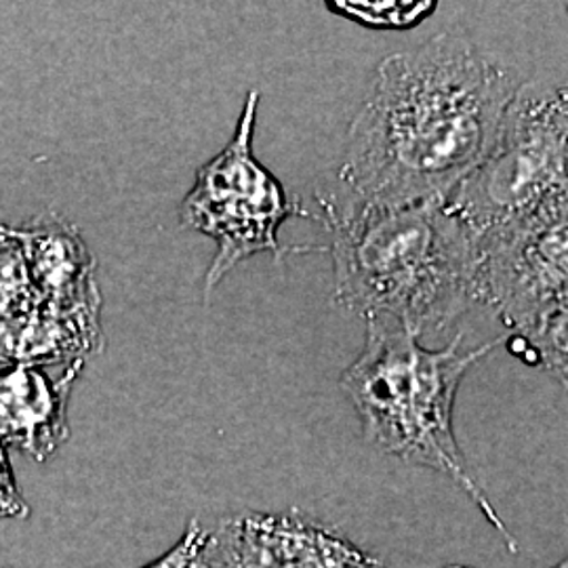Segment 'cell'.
I'll return each mask as SVG.
<instances>
[{"instance_id":"cell-5","label":"cell","mask_w":568,"mask_h":568,"mask_svg":"<svg viewBox=\"0 0 568 568\" xmlns=\"http://www.w3.org/2000/svg\"><path fill=\"white\" fill-rule=\"evenodd\" d=\"M476 304L506 325L525 363L567 384L568 211L476 243Z\"/></svg>"},{"instance_id":"cell-3","label":"cell","mask_w":568,"mask_h":568,"mask_svg":"<svg viewBox=\"0 0 568 568\" xmlns=\"http://www.w3.org/2000/svg\"><path fill=\"white\" fill-rule=\"evenodd\" d=\"M506 339L464 352L459 333L447 347L427 349L400 326L366 321L365 349L345 368L339 386L373 447L445 474L516 554L518 541L471 476L453 427V406L467 371Z\"/></svg>"},{"instance_id":"cell-10","label":"cell","mask_w":568,"mask_h":568,"mask_svg":"<svg viewBox=\"0 0 568 568\" xmlns=\"http://www.w3.org/2000/svg\"><path fill=\"white\" fill-rule=\"evenodd\" d=\"M28 516H30V506L18 485V476L11 466L9 453L0 445V518L26 520Z\"/></svg>"},{"instance_id":"cell-8","label":"cell","mask_w":568,"mask_h":568,"mask_svg":"<svg viewBox=\"0 0 568 568\" xmlns=\"http://www.w3.org/2000/svg\"><path fill=\"white\" fill-rule=\"evenodd\" d=\"M293 548L302 568H386L335 528L326 527L297 509L288 511Z\"/></svg>"},{"instance_id":"cell-6","label":"cell","mask_w":568,"mask_h":568,"mask_svg":"<svg viewBox=\"0 0 568 568\" xmlns=\"http://www.w3.org/2000/svg\"><path fill=\"white\" fill-rule=\"evenodd\" d=\"M260 91H248L236 131L224 150L203 164L180 209L185 230L206 234L217 253L204 278V295L257 253L283 255L278 230L288 217H310L253 154Z\"/></svg>"},{"instance_id":"cell-4","label":"cell","mask_w":568,"mask_h":568,"mask_svg":"<svg viewBox=\"0 0 568 568\" xmlns=\"http://www.w3.org/2000/svg\"><path fill=\"white\" fill-rule=\"evenodd\" d=\"M567 87L523 82L487 159L445 204L474 243L568 211Z\"/></svg>"},{"instance_id":"cell-11","label":"cell","mask_w":568,"mask_h":568,"mask_svg":"<svg viewBox=\"0 0 568 568\" xmlns=\"http://www.w3.org/2000/svg\"><path fill=\"white\" fill-rule=\"evenodd\" d=\"M554 568H568L567 560H562V562H560V565H556V567H554Z\"/></svg>"},{"instance_id":"cell-9","label":"cell","mask_w":568,"mask_h":568,"mask_svg":"<svg viewBox=\"0 0 568 568\" xmlns=\"http://www.w3.org/2000/svg\"><path fill=\"white\" fill-rule=\"evenodd\" d=\"M206 539L209 528L203 527L201 520L192 518L183 528L178 544L169 551H164L161 558L142 568H201Z\"/></svg>"},{"instance_id":"cell-2","label":"cell","mask_w":568,"mask_h":568,"mask_svg":"<svg viewBox=\"0 0 568 568\" xmlns=\"http://www.w3.org/2000/svg\"><path fill=\"white\" fill-rule=\"evenodd\" d=\"M316 199L331 234L335 304L417 339L476 305V243L445 201L368 206L335 194Z\"/></svg>"},{"instance_id":"cell-12","label":"cell","mask_w":568,"mask_h":568,"mask_svg":"<svg viewBox=\"0 0 568 568\" xmlns=\"http://www.w3.org/2000/svg\"><path fill=\"white\" fill-rule=\"evenodd\" d=\"M448 568H471V567H459V565H453V567H448Z\"/></svg>"},{"instance_id":"cell-7","label":"cell","mask_w":568,"mask_h":568,"mask_svg":"<svg viewBox=\"0 0 568 568\" xmlns=\"http://www.w3.org/2000/svg\"><path fill=\"white\" fill-rule=\"evenodd\" d=\"M82 363L51 375L49 365L0 363V445L47 462L70 438L68 403Z\"/></svg>"},{"instance_id":"cell-1","label":"cell","mask_w":568,"mask_h":568,"mask_svg":"<svg viewBox=\"0 0 568 568\" xmlns=\"http://www.w3.org/2000/svg\"><path fill=\"white\" fill-rule=\"evenodd\" d=\"M518 74L459 34H436L375 70L345 140L337 199L368 206L447 201L487 159Z\"/></svg>"}]
</instances>
